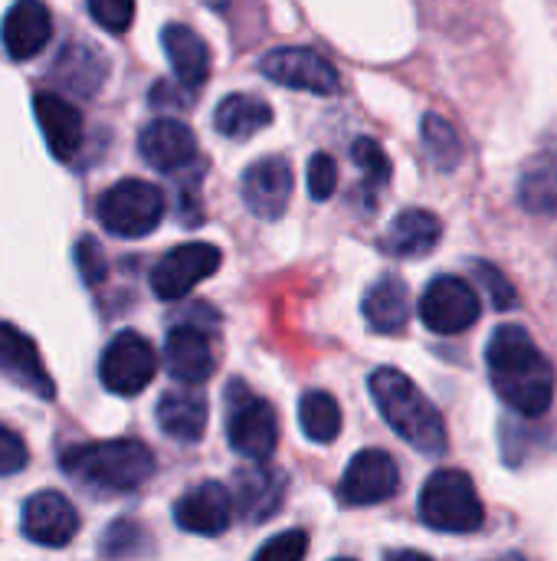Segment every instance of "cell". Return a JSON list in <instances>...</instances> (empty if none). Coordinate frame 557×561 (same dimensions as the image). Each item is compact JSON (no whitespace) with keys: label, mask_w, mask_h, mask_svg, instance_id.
Listing matches in <instances>:
<instances>
[{"label":"cell","mask_w":557,"mask_h":561,"mask_svg":"<svg viewBox=\"0 0 557 561\" xmlns=\"http://www.w3.org/2000/svg\"><path fill=\"white\" fill-rule=\"evenodd\" d=\"M496 394L522 417H542L555 401V368L522 325H502L486 345Z\"/></svg>","instance_id":"6da1fadb"},{"label":"cell","mask_w":557,"mask_h":561,"mask_svg":"<svg viewBox=\"0 0 557 561\" xmlns=\"http://www.w3.org/2000/svg\"><path fill=\"white\" fill-rule=\"evenodd\" d=\"M371 398L378 401L381 417L391 424L397 437H404L414 450L427 457H443L450 440H446V424L443 414L420 394V388L397 368H378L368 378Z\"/></svg>","instance_id":"7a4b0ae2"},{"label":"cell","mask_w":557,"mask_h":561,"mask_svg":"<svg viewBox=\"0 0 557 561\" xmlns=\"http://www.w3.org/2000/svg\"><path fill=\"white\" fill-rule=\"evenodd\" d=\"M62 473L105 493H131L154 473V454L131 437L79 444L62 454Z\"/></svg>","instance_id":"3957f363"},{"label":"cell","mask_w":557,"mask_h":561,"mask_svg":"<svg viewBox=\"0 0 557 561\" xmlns=\"http://www.w3.org/2000/svg\"><path fill=\"white\" fill-rule=\"evenodd\" d=\"M420 519L433 533H450V536H469L483 529L486 513L469 473L437 470L420 490Z\"/></svg>","instance_id":"277c9868"},{"label":"cell","mask_w":557,"mask_h":561,"mask_svg":"<svg viewBox=\"0 0 557 561\" xmlns=\"http://www.w3.org/2000/svg\"><path fill=\"white\" fill-rule=\"evenodd\" d=\"M223 401H227V440L233 454L253 463L269 460L279 444V421L272 404L253 394L243 381H230Z\"/></svg>","instance_id":"5b68a950"},{"label":"cell","mask_w":557,"mask_h":561,"mask_svg":"<svg viewBox=\"0 0 557 561\" xmlns=\"http://www.w3.org/2000/svg\"><path fill=\"white\" fill-rule=\"evenodd\" d=\"M164 207L167 204L161 187L141 178H125L98 197V220L112 237L141 240L158 230V224L164 220Z\"/></svg>","instance_id":"8992f818"},{"label":"cell","mask_w":557,"mask_h":561,"mask_svg":"<svg viewBox=\"0 0 557 561\" xmlns=\"http://www.w3.org/2000/svg\"><path fill=\"white\" fill-rule=\"evenodd\" d=\"M158 375V352L151 348V342L138 332H118L98 362V378L105 385V391L121 394V398H135L141 394Z\"/></svg>","instance_id":"52a82bcc"},{"label":"cell","mask_w":557,"mask_h":561,"mask_svg":"<svg viewBox=\"0 0 557 561\" xmlns=\"http://www.w3.org/2000/svg\"><path fill=\"white\" fill-rule=\"evenodd\" d=\"M223 263L220 247L213 243H181L174 250H167L154 270H151V293L164 302H177L187 293H194L204 279H210Z\"/></svg>","instance_id":"ba28073f"},{"label":"cell","mask_w":557,"mask_h":561,"mask_svg":"<svg viewBox=\"0 0 557 561\" xmlns=\"http://www.w3.org/2000/svg\"><path fill=\"white\" fill-rule=\"evenodd\" d=\"M483 316L479 293L460 276H437L420 296V319L437 335H460Z\"/></svg>","instance_id":"9c48e42d"},{"label":"cell","mask_w":557,"mask_h":561,"mask_svg":"<svg viewBox=\"0 0 557 561\" xmlns=\"http://www.w3.org/2000/svg\"><path fill=\"white\" fill-rule=\"evenodd\" d=\"M259 69H263L266 79H272L279 85H289V89H299V92H312V95H335L341 89V79H338L335 66L322 53L305 49V46L269 49L259 59Z\"/></svg>","instance_id":"30bf717a"},{"label":"cell","mask_w":557,"mask_h":561,"mask_svg":"<svg viewBox=\"0 0 557 561\" xmlns=\"http://www.w3.org/2000/svg\"><path fill=\"white\" fill-rule=\"evenodd\" d=\"M401 490V470L384 450H361L351 457L338 496L348 506H378Z\"/></svg>","instance_id":"8fae6325"},{"label":"cell","mask_w":557,"mask_h":561,"mask_svg":"<svg viewBox=\"0 0 557 561\" xmlns=\"http://www.w3.org/2000/svg\"><path fill=\"white\" fill-rule=\"evenodd\" d=\"M20 529L23 536L33 542V546H43V549H62L76 539L79 533V513L76 506L56 493V490H43L36 496H30L23 503V513H20Z\"/></svg>","instance_id":"7c38bea8"},{"label":"cell","mask_w":557,"mask_h":561,"mask_svg":"<svg viewBox=\"0 0 557 561\" xmlns=\"http://www.w3.org/2000/svg\"><path fill=\"white\" fill-rule=\"evenodd\" d=\"M292 187H295L292 168L279 154L253 161L240 181V194H243L246 207L263 220H279L286 214V207L292 201Z\"/></svg>","instance_id":"4fadbf2b"},{"label":"cell","mask_w":557,"mask_h":561,"mask_svg":"<svg viewBox=\"0 0 557 561\" xmlns=\"http://www.w3.org/2000/svg\"><path fill=\"white\" fill-rule=\"evenodd\" d=\"M174 523L194 536H220L233 523V496L223 483H200L174 503Z\"/></svg>","instance_id":"5bb4252c"},{"label":"cell","mask_w":557,"mask_h":561,"mask_svg":"<svg viewBox=\"0 0 557 561\" xmlns=\"http://www.w3.org/2000/svg\"><path fill=\"white\" fill-rule=\"evenodd\" d=\"M0 375H7L10 381H16L20 388H26L30 394L43 401L56 394L53 378L39 358V348L33 345L30 335H23L10 322H0Z\"/></svg>","instance_id":"9a60e30c"},{"label":"cell","mask_w":557,"mask_h":561,"mask_svg":"<svg viewBox=\"0 0 557 561\" xmlns=\"http://www.w3.org/2000/svg\"><path fill=\"white\" fill-rule=\"evenodd\" d=\"M138 151L141 158L164 174H174L187 168L197 158V138L194 131L177 122V118H154L141 128L138 135Z\"/></svg>","instance_id":"2e32d148"},{"label":"cell","mask_w":557,"mask_h":561,"mask_svg":"<svg viewBox=\"0 0 557 561\" xmlns=\"http://www.w3.org/2000/svg\"><path fill=\"white\" fill-rule=\"evenodd\" d=\"M49 36H53V16H49V7L43 0H16L7 10L3 26H0L3 49L16 62L39 56L43 46L49 43Z\"/></svg>","instance_id":"e0dca14e"},{"label":"cell","mask_w":557,"mask_h":561,"mask_svg":"<svg viewBox=\"0 0 557 561\" xmlns=\"http://www.w3.org/2000/svg\"><path fill=\"white\" fill-rule=\"evenodd\" d=\"M33 112H36V122L43 128V138H46L53 158H59V161L76 158V151L82 148V135H85V122H82L79 108L56 92H36Z\"/></svg>","instance_id":"ac0fdd59"},{"label":"cell","mask_w":557,"mask_h":561,"mask_svg":"<svg viewBox=\"0 0 557 561\" xmlns=\"http://www.w3.org/2000/svg\"><path fill=\"white\" fill-rule=\"evenodd\" d=\"M164 365L171 378H177L181 385H204L217 368L213 345L200 329L174 325L164 342Z\"/></svg>","instance_id":"d6986e66"},{"label":"cell","mask_w":557,"mask_h":561,"mask_svg":"<svg viewBox=\"0 0 557 561\" xmlns=\"http://www.w3.org/2000/svg\"><path fill=\"white\" fill-rule=\"evenodd\" d=\"M286 496V477L272 470L266 460L259 467H246L236 473V506L246 523H266L279 513Z\"/></svg>","instance_id":"ffe728a7"},{"label":"cell","mask_w":557,"mask_h":561,"mask_svg":"<svg viewBox=\"0 0 557 561\" xmlns=\"http://www.w3.org/2000/svg\"><path fill=\"white\" fill-rule=\"evenodd\" d=\"M161 46L181 85L200 89L210 76V49L207 43L184 23H167L161 30Z\"/></svg>","instance_id":"44dd1931"},{"label":"cell","mask_w":557,"mask_h":561,"mask_svg":"<svg viewBox=\"0 0 557 561\" xmlns=\"http://www.w3.org/2000/svg\"><path fill=\"white\" fill-rule=\"evenodd\" d=\"M443 237V224L433 210H423V207H410V210H401L391 224V230L384 233V250L391 256H404V260H414V256H427Z\"/></svg>","instance_id":"7402d4cb"},{"label":"cell","mask_w":557,"mask_h":561,"mask_svg":"<svg viewBox=\"0 0 557 561\" xmlns=\"http://www.w3.org/2000/svg\"><path fill=\"white\" fill-rule=\"evenodd\" d=\"M108 76V59L95 49V46H85V43H66L53 62V79L76 92V95H95L102 89Z\"/></svg>","instance_id":"603a6c76"},{"label":"cell","mask_w":557,"mask_h":561,"mask_svg":"<svg viewBox=\"0 0 557 561\" xmlns=\"http://www.w3.org/2000/svg\"><path fill=\"white\" fill-rule=\"evenodd\" d=\"M161 431L177 444H197L207 431V401L197 391H167L154 411Z\"/></svg>","instance_id":"cb8c5ba5"},{"label":"cell","mask_w":557,"mask_h":561,"mask_svg":"<svg viewBox=\"0 0 557 561\" xmlns=\"http://www.w3.org/2000/svg\"><path fill=\"white\" fill-rule=\"evenodd\" d=\"M361 312H364L371 332H378V335H397L407 325V319H410V296H407L404 279H397V276L378 279L368 289V296L361 302Z\"/></svg>","instance_id":"d4e9b609"},{"label":"cell","mask_w":557,"mask_h":561,"mask_svg":"<svg viewBox=\"0 0 557 561\" xmlns=\"http://www.w3.org/2000/svg\"><path fill=\"white\" fill-rule=\"evenodd\" d=\"M269 122H272V108L263 99L246 95V92L227 95L213 112V128L227 138H253Z\"/></svg>","instance_id":"484cf974"},{"label":"cell","mask_w":557,"mask_h":561,"mask_svg":"<svg viewBox=\"0 0 557 561\" xmlns=\"http://www.w3.org/2000/svg\"><path fill=\"white\" fill-rule=\"evenodd\" d=\"M299 424L309 440L332 444L341 434V408L328 391H309L299 401Z\"/></svg>","instance_id":"4316f807"},{"label":"cell","mask_w":557,"mask_h":561,"mask_svg":"<svg viewBox=\"0 0 557 561\" xmlns=\"http://www.w3.org/2000/svg\"><path fill=\"white\" fill-rule=\"evenodd\" d=\"M420 135H423V148H427L430 161H433L440 171H453V168L463 161V141H460L456 128H453L446 118H440V115H423Z\"/></svg>","instance_id":"83f0119b"},{"label":"cell","mask_w":557,"mask_h":561,"mask_svg":"<svg viewBox=\"0 0 557 561\" xmlns=\"http://www.w3.org/2000/svg\"><path fill=\"white\" fill-rule=\"evenodd\" d=\"M519 204L532 214H557V164H538L522 174Z\"/></svg>","instance_id":"f1b7e54d"},{"label":"cell","mask_w":557,"mask_h":561,"mask_svg":"<svg viewBox=\"0 0 557 561\" xmlns=\"http://www.w3.org/2000/svg\"><path fill=\"white\" fill-rule=\"evenodd\" d=\"M351 158H355V164L361 168V174L371 181V187L391 181V158L384 154V148H381L374 138H358V141L351 145Z\"/></svg>","instance_id":"f546056e"},{"label":"cell","mask_w":557,"mask_h":561,"mask_svg":"<svg viewBox=\"0 0 557 561\" xmlns=\"http://www.w3.org/2000/svg\"><path fill=\"white\" fill-rule=\"evenodd\" d=\"M92 20L108 33H125L135 20V0H89Z\"/></svg>","instance_id":"4dcf8cb0"},{"label":"cell","mask_w":557,"mask_h":561,"mask_svg":"<svg viewBox=\"0 0 557 561\" xmlns=\"http://www.w3.org/2000/svg\"><path fill=\"white\" fill-rule=\"evenodd\" d=\"M335 187H338V164H335V158L325 154V151L312 154V161H309V194L315 201H328L335 194Z\"/></svg>","instance_id":"1f68e13d"},{"label":"cell","mask_w":557,"mask_h":561,"mask_svg":"<svg viewBox=\"0 0 557 561\" xmlns=\"http://www.w3.org/2000/svg\"><path fill=\"white\" fill-rule=\"evenodd\" d=\"M309 552V536L302 529H292V533H279L272 542H266L256 559L259 561H299L305 559Z\"/></svg>","instance_id":"d6a6232c"},{"label":"cell","mask_w":557,"mask_h":561,"mask_svg":"<svg viewBox=\"0 0 557 561\" xmlns=\"http://www.w3.org/2000/svg\"><path fill=\"white\" fill-rule=\"evenodd\" d=\"M76 266H79L85 286H98V283H105V276H108L105 253H102V247H98L92 237H82V240L76 243Z\"/></svg>","instance_id":"836d02e7"},{"label":"cell","mask_w":557,"mask_h":561,"mask_svg":"<svg viewBox=\"0 0 557 561\" xmlns=\"http://www.w3.org/2000/svg\"><path fill=\"white\" fill-rule=\"evenodd\" d=\"M141 539H144V529L138 523H128V519L112 523L102 539V556H131Z\"/></svg>","instance_id":"e575fe53"},{"label":"cell","mask_w":557,"mask_h":561,"mask_svg":"<svg viewBox=\"0 0 557 561\" xmlns=\"http://www.w3.org/2000/svg\"><path fill=\"white\" fill-rule=\"evenodd\" d=\"M26 444L16 431L0 424V477H13L26 467Z\"/></svg>","instance_id":"d590c367"},{"label":"cell","mask_w":557,"mask_h":561,"mask_svg":"<svg viewBox=\"0 0 557 561\" xmlns=\"http://www.w3.org/2000/svg\"><path fill=\"white\" fill-rule=\"evenodd\" d=\"M479 270H483V279H486V286L492 293V306L496 309H512L515 306V289L509 286V279L499 270H492L489 263H479Z\"/></svg>","instance_id":"8d00e7d4"}]
</instances>
